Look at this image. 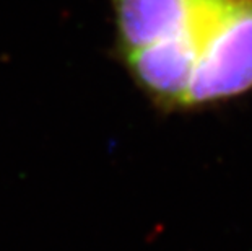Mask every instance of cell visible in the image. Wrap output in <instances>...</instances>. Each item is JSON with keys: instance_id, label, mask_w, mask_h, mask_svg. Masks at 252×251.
I'll list each match as a JSON object with an SVG mask.
<instances>
[{"instance_id": "1", "label": "cell", "mask_w": 252, "mask_h": 251, "mask_svg": "<svg viewBox=\"0 0 252 251\" xmlns=\"http://www.w3.org/2000/svg\"><path fill=\"white\" fill-rule=\"evenodd\" d=\"M252 88V0H234L208 38L182 105L223 100Z\"/></svg>"}, {"instance_id": "2", "label": "cell", "mask_w": 252, "mask_h": 251, "mask_svg": "<svg viewBox=\"0 0 252 251\" xmlns=\"http://www.w3.org/2000/svg\"><path fill=\"white\" fill-rule=\"evenodd\" d=\"M233 2L208 13L173 38L128 52L130 69L143 87L169 103H184L203 47Z\"/></svg>"}, {"instance_id": "3", "label": "cell", "mask_w": 252, "mask_h": 251, "mask_svg": "<svg viewBox=\"0 0 252 251\" xmlns=\"http://www.w3.org/2000/svg\"><path fill=\"white\" fill-rule=\"evenodd\" d=\"M231 0H112L121 41L128 54L173 38Z\"/></svg>"}]
</instances>
